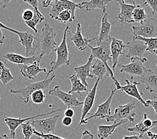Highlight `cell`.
I'll use <instances>...</instances> for the list:
<instances>
[{
	"mask_svg": "<svg viewBox=\"0 0 157 139\" xmlns=\"http://www.w3.org/2000/svg\"><path fill=\"white\" fill-rule=\"evenodd\" d=\"M56 35V32L50 26L48 21H45L40 34H35L33 46L35 51L40 53L38 56L39 60H41L44 56L50 54L52 50L55 51L57 48L58 46L55 42Z\"/></svg>",
	"mask_w": 157,
	"mask_h": 139,
	"instance_id": "obj_1",
	"label": "cell"
},
{
	"mask_svg": "<svg viewBox=\"0 0 157 139\" xmlns=\"http://www.w3.org/2000/svg\"><path fill=\"white\" fill-rule=\"evenodd\" d=\"M112 42V37L109 40L104 41L101 43V44L97 46V47L94 48L90 44L88 45V47L91 49V55L90 56L93 57L94 58H96L97 60H99L101 61L104 65L106 66L107 70H108V74L107 76H109L112 78V80L113 81L114 84L116 86V89L120 88L121 84L117 80L115 76H114L113 71L111 69L108 65V60H112V56H111V51H110V44Z\"/></svg>",
	"mask_w": 157,
	"mask_h": 139,
	"instance_id": "obj_2",
	"label": "cell"
},
{
	"mask_svg": "<svg viewBox=\"0 0 157 139\" xmlns=\"http://www.w3.org/2000/svg\"><path fill=\"white\" fill-rule=\"evenodd\" d=\"M71 31V27L67 26L64 31L63 40L60 44L57 46L55 49V52L56 54V58L55 61H52L50 64V68L47 73V76L46 78H48L51 74H55V71L59 68V67L63 65H67L69 66L70 64V59L69 58V48H68L67 38V34Z\"/></svg>",
	"mask_w": 157,
	"mask_h": 139,
	"instance_id": "obj_3",
	"label": "cell"
},
{
	"mask_svg": "<svg viewBox=\"0 0 157 139\" xmlns=\"http://www.w3.org/2000/svg\"><path fill=\"white\" fill-rule=\"evenodd\" d=\"M55 74H52V76L46 78L44 80L36 82L34 83H30L29 84H28L26 87L20 88L18 89H16V90L11 89V90L9 91V93L12 94H20V98L21 99V101H22L24 104H27L28 102H29L31 95L33 94L34 92L39 90H43L47 89L49 87L50 84H51L52 80L55 79Z\"/></svg>",
	"mask_w": 157,
	"mask_h": 139,
	"instance_id": "obj_4",
	"label": "cell"
},
{
	"mask_svg": "<svg viewBox=\"0 0 157 139\" xmlns=\"http://www.w3.org/2000/svg\"><path fill=\"white\" fill-rule=\"evenodd\" d=\"M137 103L130 102L124 105H120L115 109L113 115L107 116L104 118L106 122L117 123L122 120H127L130 123H134L136 113L135 112Z\"/></svg>",
	"mask_w": 157,
	"mask_h": 139,
	"instance_id": "obj_5",
	"label": "cell"
},
{
	"mask_svg": "<svg viewBox=\"0 0 157 139\" xmlns=\"http://www.w3.org/2000/svg\"><path fill=\"white\" fill-rule=\"evenodd\" d=\"M133 36H141L145 38H157V20L148 18L136 26H132Z\"/></svg>",
	"mask_w": 157,
	"mask_h": 139,
	"instance_id": "obj_6",
	"label": "cell"
},
{
	"mask_svg": "<svg viewBox=\"0 0 157 139\" xmlns=\"http://www.w3.org/2000/svg\"><path fill=\"white\" fill-rule=\"evenodd\" d=\"M0 27L6 30H8L16 34L19 38V43L22 45L26 50V57H32L36 52L34 48V35L32 34L29 31H19L16 30L12 29L9 27L6 26L2 23L0 22Z\"/></svg>",
	"mask_w": 157,
	"mask_h": 139,
	"instance_id": "obj_7",
	"label": "cell"
},
{
	"mask_svg": "<svg viewBox=\"0 0 157 139\" xmlns=\"http://www.w3.org/2000/svg\"><path fill=\"white\" fill-rule=\"evenodd\" d=\"M130 63L128 64H122L118 63L117 66L119 67L120 72L124 73L133 76H138L140 78H143L148 69L144 66V63L140 60L132 58Z\"/></svg>",
	"mask_w": 157,
	"mask_h": 139,
	"instance_id": "obj_8",
	"label": "cell"
},
{
	"mask_svg": "<svg viewBox=\"0 0 157 139\" xmlns=\"http://www.w3.org/2000/svg\"><path fill=\"white\" fill-rule=\"evenodd\" d=\"M64 115V112L58 115H55L46 119H40V120H31L32 125L36 131L38 133L43 134H54L56 123L59 118Z\"/></svg>",
	"mask_w": 157,
	"mask_h": 139,
	"instance_id": "obj_9",
	"label": "cell"
},
{
	"mask_svg": "<svg viewBox=\"0 0 157 139\" xmlns=\"http://www.w3.org/2000/svg\"><path fill=\"white\" fill-rule=\"evenodd\" d=\"M126 48L128 50L126 55L127 58L140 60L143 63L147 61V59L143 57L144 52L147 49V46L144 42L132 39V41L127 42Z\"/></svg>",
	"mask_w": 157,
	"mask_h": 139,
	"instance_id": "obj_10",
	"label": "cell"
},
{
	"mask_svg": "<svg viewBox=\"0 0 157 139\" xmlns=\"http://www.w3.org/2000/svg\"><path fill=\"white\" fill-rule=\"evenodd\" d=\"M117 91L116 89H114V90L111 91V93H110L109 97L106 101L102 103L101 104L99 105L98 106V109L96 110V112L94 114H89V115H90L88 118L85 119L83 120L80 121L79 124H85L89 120L91 119H96L98 118H99L101 119H104V118L107 116H111V104H112V101L113 96L115 94L116 92Z\"/></svg>",
	"mask_w": 157,
	"mask_h": 139,
	"instance_id": "obj_11",
	"label": "cell"
},
{
	"mask_svg": "<svg viewBox=\"0 0 157 139\" xmlns=\"http://www.w3.org/2000/svg\"><path fill=\"white\" fill-rule=\"evenodd\" d=\"M48 94L54 97L58 98L67 107V108L73 106L77 107L83 105V102L78 100L74 94L66 93L60 90L59 86H56L54 88L48 92Z\"/></svg>",
	"mask_w": 157,
	"mask_h": 139,
	"instance_id": "obj_12",
	"label": "cell"
},
{
	"mask_svg": "<svg viewBox=\"0 0 157 139\" xmlns=\"http://www.w3.org/2000/svg\"><path fill=\"white\" fill-rule=\"evenodd\" d=\"M124 81L125 82H126V85H121L120 88L117 89V90L124 92L128 95L137 99L139 102H141L142 104L144 105L145 108H148V107H149L148 105L147 104V103H146V101H144V100L142 97V96L143 95V93L140 92L138 89L137 86L140 84V83L134 81L133 77H131L130 80L124 79Z\"/></svg>",
	"mask_w": 157,
	"mask_h": 139,
	"instance_id": "obj_13",
	"label": "cell"
},
{
	"mask_svg": "<svg viewBox=\"0 0 157 139\" xmlns=\"http://www.w3.org/2000/svg\"><path fill=\"white\" fill-rule=\"evenodd\" d=\"M64 108H59V109H56L55 110H53V111H51L50 112H46L44 114H41V115L34 116L33 117H28L26 118V119H14V118H10V117H5L4 118V122L6 123V125L8 126L9 128V130L10 132V137L12 138H16V130L17 128L19 126H20L21 124H24L25 122H28V121H30L32 120H33L36 118H39V117H42V116H44L46 115H50L52 113H55L56 112H59V111H62L63 110Z\"/></svg>",
	"mask_w": 157,
	"mask_h": 139,
	"instance_id": "obj_14",
	"label": "cell"
},
{
	"mask_svg": "<svg viewBox=\"0 0 157 139\" xmlns=\"http://www.w3.org/2000/svg\"><path fill=\"white\" fill-rule=\"evenodd\" d=\"M120 6V13L117 20H118L122 24H131L134 23L133 20V12L137 5L136 2L132 1V4H128L124 1H117Z\"/></svg>",
	"mask_w": 157,
	"mask_h": 139,
	"instance_id": "obj_15",
	"label": "cell"
},
{
	"mask_svg": "<svg viewBox=\"0 0 157 139\" xmlns=\"http://www.w3.org/2000/svg\"><path fill=\"white\" fill-rule=\"evenodd\" d=\"M156 126H157V120L153 121L148 119L147 114L144 113L142 120L136 124L134 126L128 128V131L130 133L134 132V133H138L139 134L138 136L142 139L146 133H147L151 128Z\"/></svg>",
	"mask_w": 157,
	"mask_h": 139,
	"instance_id": "obj_16",
	"label": "cell"
},
{
	"mask_svg": "<svg viewBox=\"0 0 157 139\" xmlns=\"http://www.w3.org/2000/svg\"><path fill=\"white\" fill-rule=\"evenodd\" d=\"M101 79L98 78L96 80L94 86L91 89L90 91L87 92V95L85 96V98L83 101V108L81 110V119L80 121L83 120L85 119H86V116L90 114V111L94 106L96 93H97V90L98 87V84Z\"/></svg>",
	"mask_w": 157,
	"mask_h": 139,
	"instance_id": "obj_17",
	"label": "cell"
},
{
	"mask_svg": "<svg viewBox=\"0 0 157 139\" xmlns=\"http://www.w3.org/2000/svg\"><path fill=\"white\" fill-rule=\"evenodd\" d=\"M126 48V45L123 41L118 40L114 37H112V42L110 44V51H111L112 62L113 71H115L116 66L118 64V58L120 56L124 55V49Z\"/></svg>",
	"mask_w": 157,
	"mask_h": 139,
	"instance_id": "obj_18",
	"label": "cell"
},
{
	"mask_svg": "<svg viewBox=\"0 0 157 139\" xmlns=\"http://www.w3.org/2000/svg\"><path fill=\"white\" fill-rule=\"evenodd\" d=\"M81 25L78 23L77 24V30L75 32H74L71 38V40L73 42L75 46L78 49L79 51H85L89 48L88 45L90 44L89 43L91 41L97 40V37L94 38L92 39H90L87 38H84L82 35L81 31Z\"/></svg>",
	"mask_w": 157,
	"mask_h": 139,
	"instance_id": "obj_19",
	"label": "cell"
},
{
	"mask_svg": "<svg viewBox=\"0 0 157 139\" xmlns=\"http://www.w3.org/2000/svg\"><path fill=\"white\" fill-rule=\"evenodd\" d=\"M40 62H35L31 65H18L20 72L22 76L28 80H34L36 77L40 72L46 73L47 72L46 68H41L40 67Z\"/></svg>",
	"mask_w": 157,
	"mask_h": 139,
	"instance_id": "obj_20",
	"label": "cell"
},
{
	"mask_svg": "<svg viewBox=\"0 0 157 139\" xmlns=\"http://www.w3.org/2000/svg\"><path fill=\"white\" fill-rule=\"evenodd\" d=\"M94 58L91 56H90L88 58L87 62L84 65L78 66L76 68H73L74 74H76L78 78L81 80L85 86L89 87L88 84L87 82V78H93L94 76L91 74V68L92 66V62L94 60Z\"/></svg>",
	"mask_w": 157,
	"mask_h": 139,
	"instance_id": "obj_21",
	"label": "cell"
},
{
	"mask_svg": "<svg viewBox=\"0 0 157 139\" xmlns=\"http://www.w3.org/2000/svg\"><path fill=\"white\" fill-rule=\"evenodd\" d=\"M3 58L8 60L9 62L13 64H17V65H31L35 62L39 61L40 62V60H39L38 57L32 56V57H26L22 55L17 54L16 53H7L3 56Z\"/></svg>",
	"mask_w": 157,
	"mask_h": 139,
	"instance_id": "obj_22",
	"label": "cell"
},
{
	"mask_svg": "<svg viewBox=\"0 0 157 139\" xmlns=\"http://www.w3.org/2000/svg\"><path fill=\"white\" fill-rule=\"evenodd\" d=\"M111 2V0H91L90 2H83L78 3V8L85 9L87 12H91L95 9H100L103 14L106 13L107 6Z\"/></svg>",
	"mask_w": 157,
	"mask_h": 139,
	"instance_id": "obj_23",
	"label": "cell"
},
{
	"mask_svg": "<svg viewBox=\"0 0 157 139\" xmlns=\"http://www.w3.org/2000/svg\"><path fill=\"white\" fill-rule=\"evenodd\" d=\"M112 24L109 23L108 21V13H105L103 14L101 19V24L99 35L97 37L98 46L101 44V43L109 40L111 38L109 35Z\"/></svg>",
	"mask_w": 157,
	"mask_h": 139,
	"instance_id": "obj_24",
	"label": "cell"
},
{
	"mask_svg": "<svg viewBox=\"0 0 157 139\" xmlns=\"http://www.w3.org/2000/svg\"><path fill=\"white\" fill-rule=\"evenodd\" d=\"M129 121L122 120L117 123H113L111 125H98L97 134L99 139H108L115 131L116 128Z\"/></svg>",
	"mask_w": 157,
	"mask_h": 139,
	"instance_id": "obj_25",
	"label": "cell"
},
{
	"mask_svg": "<svg viewBox=\"0 0 157 139\" xmlns=\"http://www.w3.org/2000/svg\"><path fill=\"white\" fill-rule=\"evenodd\" d=\"M142 84L146 86V90L150 92H157V73L148 69L143 78H140Z\"/></svg>",
	"mask_w": 157,
	"mask_h": 139,
	"instance_id": "obj_26",
	"label": "cell"
},
{
	"mask_svg": "<svg viewBox=\"0 0 157 139\" xmlns=\"http://www.w3.org/2000/svg\"><path fill=\"white\" fill-rule=\"evenodd\" d=\"M69 80L71 83V89L68 93L72 94V93L76 92L81 96V92H87V87L82 83L81 80L78 78L76 74H73L72 76L69 77Z\"/></svg>",
	"mask_w": 157,
	"mask_h": 139,
	"instance_id": "obj_27",
	"label": "cell"
},
{
	"mask_svg": "<svg viewBox=\"0 0 157 139\" xmlns=\"http://www.w3.org/2000/svg\"><path fill=\"white\" fill-rule=\"evenodd\" d=\"M91 74L94 76H96L101 80L105 74H108V70L104 64L99 60H97L94 64H92Z\"/></svg>",
	"mask_w": 157,
	"mask_h": 139,
	"instance_id": "obj_28",
	"label": "cell"
},
{
	"mask_svg": "<svg viewBox=\"0 0 157 139\" xmlns=\"http://www.w3.org/2000/svg\"><path fill=\"white\" fill-rule=\"evenodd\" d=\"M16 78L13 76L8 68L5 66V64L0 62V81L2 82L3 85L6 86L10 82L15 80Z\"/></svg>",
	"mask_w": 157,
	"mask_h": 139,
	"instance_id": "obj_29",
	"label": "cell"
},
{
	"mask_svg": "<svg viewBox=\"0 0 157 139\" xmlns=\"http://www.w3.org/2000/svg\"><path fill=\"white\" fill-rule=\"evenodd\" d=\"M133 40H137L144 42L147 46L146 51L152 53L157 51V38H145L141 36H133Z\"/></svg>",
	"mask_w": 157,
	"mask_h": 139,
	"instance_id": "obj_30",
	"label": "cell"
},
{
	"mask_svg": "<svg viewBox=\"0 0 157 139\" xmlns=\"http://www.w3.org/2000/svg\"><path fill=\"white\" fill-rule=\"evenodd\" d=\"M147 19V16L142 5H138L133 12V20L136 23H142Z\"/></svg>",
	"mask_w": 157,
	"mask_h": 139,
	"instance_id": "obj_31",
	"label": "cell"
},
{
	"mask_svg": "<svg viewBox=\"0 0 157 139\" xmlns=\"http://www.w3.org/2000/svg\"><path fill=\"white\" fill-rule=\"evenodd\" d=\"M65 10L61 0H56L54 3L52 5V8L50 12L49 16L52 19H56L59 16V14L61 13L63 11Z\"/></svg>",
	"mask_w": 157,
	"mask_h": 139,
	"instance_id": "obj_32",
	"label": "cell"
},
{
	"mask_svg": "<svg viewBox=\"0 0 157 139\" xmlns=\"http://www.w3.org/2000/svg\"><path fill=\"white\" fill-rule=\"evenodd\" d=\"M64 9L69 10L71 13V19L70 22H73V20L75 19V11L76 9L78 8V4L75 3L74 2L67 1V0H61Z\"/></svg>",
	"mask_w": 157,
	"mask_h": 139,
	"instance_id": "obj_33",
	"label": "cell"
},
{
	"mask_svg": "<svg viewBox=\"0 0 157 139\" xmlns=\"http://www.w3.org/2000/svg\"><path fill=\"white\" fill-rule=\"evenodd\" d=\"M20 126L24 135V139H30L32 136L34 135V132L35 131L34 128L32 125L31 120L21 124Z\"/></svg>",
	"mask_w": 157,
	"mask_h": 139,
	"instance_id": "obj_34",
	"label": "cell"
},
{
	"mask_svg": "<svg viewBox=\"0 0 157 139\" xmlns=\"http://www.w3.org/2000/svg\"><path fill=\"white\" fill-rule=\"evenodd\" d=\"M44 20V17H40L36 13L34 12V16L33 17V19L29 21H25V24H26L30 28H31V29L34 31V33L36 34H38V30L36 28V26L38 23L42 22Z\"/></svg>",
	"mask_w": 157,
	"mask_h": 139,
	"instance_id": "obj_35",
	"label": "cell"
},
{
	"mask_svg": "<svg viewBox=\"0 0 157 139\" xmlns=\"http://www.w3.org/2000/svg\"><path fill=\"white\" fill-rule=\"evenodd\" d=\"M30 98L35 104H42L44 102V99L46 98V95L44 93V91L42 90H39L34 92V93L31 95Z\"/></svg>",
	"mask_w": 157,
	"mask_h": 139,
	"instance_id": "obj_36",
	"label": "cell"
},
{
	"mask_svg": "<svg viewBox=\"0 0 157 139\" xmlns=\"http://www.w3.org/2000/svg\"><path fill=\"white\" fill-rule=\"evenodd\" d=\"M71 19V13L69 10L65 9L60 13L59 16L56 17L55 20H56L58 22L66 24L68 22H70Z\"/></svg>",
	"mask_w": 157,
	"mask_h": 139,
	"instance_id": "obj_37",
	"label": "cell"
},
{
	"mask_svg": "<svg viewBox=\"0 0 157 139\" xmlns=\"http://www.w3.org/2000/svg\"><path fill=\"white\" fill-rule=\"evenodd\" d=\"M146 5L151 7L152 9V13L157 17V0H146V1H144L142 5L144 6Z\"/></svg>",
	"mask_w": 157,
	"mask_h": 139,
	"instance_id": "obj_38",
	"label": "cell"
},
{
	"mask_svg": "<svg viewBox=\"0 0 157 139\" xmlns=\"http://www.w3.org/2000/svg\"><path fill=\"white\" fill-rule=\"evenodd\" d=\"M34 135H35L36 137L41 138L42 139H59L60 138V137L57 136V135H55L54 134H43L38 133V132L36 130L34 132Z\"/></svg>",
	"mask_w": 157,
	"mask_h": 139,
	"instance_id": "obj_39",
	"label": "cell"
},
{
	"mask_svg": "<svg viewBox=\"0 0 157 139\" xmlns=\"http://www.w3.org/2000/svg\"><path fill=\"white\" fill-rule=\"evenodd\" d=\"M34 16V12L33 10L27 9H25L24 12L22 13V19L25 21H29L33 19Z\"/></svg>",
	"mask_w": 157,
	"mask_h": 139,
	"instance_id": "obj_40",
	"label": "cell"
},
{
	"mask_svg": "<svg viewBox=\"0 0 157 139\" xmlns=\"http://www.w3.org/2000/svg\"><path fill=\"white\" fill-rule=\"evenodd\" d=\"M24 2L27 3L28 4H30L31 6L33 7L34 8V12L35 13H36L38 15L41 17H44V16L39 12L38 9V2L36 1V0H24Z\"/></svg>",
	"mask_w": 157,
	"mask_h": 139,
	"instance_id": "obj_41",
	"label": "cell"
},
{
	"mask_svg": "<svg viewBox=\"0 0 157 139\" xmlns=\"http://www.w3.org/2000/svg\"><path fill=\"white\" fill-rule=\"evenodd\" d=\"M94 136L91 133V132H90L88 130H85L83 131V133H82V137L79 139H94Z\"/></svg>",
	"mask_w": 157,
	"mask_h": 139,
	"instance_id": "obj_42",
	"label": "cell"
},
{
	"mask_svg": "<svg viewBox=\"0 0 157 139\" xmlns=\"http://www.w3.org/2000/svg\"><path fill=\"white\" fill-rule=\"evenodd\" d=\"M148 106H151L153 108V110H155V113L157 115V101H155V100H148V101H146Z\"/></svg>",
	"mask_w": 157,
	"mask_h": 139,
	"instance_id": "obj_43",
	"label": "cell"
},
{
	"mask_svg": "<svg viewBox=\"0 0 157 139\" xmlns=\"http://www.w3.org/2000/svg\"><path fill=\"white\" fill-rule=\"evenodd\" d=\"M73 123V119L72 118H69V117H66L65 116L62 119V124L65 126H70L71 124Z\"/></svg>",
	"mask_w": 157,
	"mask_h": 139,
	"instance_id": "obj_44",
	"label": "cell"
},
{
	"mask_svg": "<svg viewBox=\"0 0 157 139\" xmlns=\"http://www.w3.org/2000/svg\"><path fill=\"white\" fill-rule=\"evenodd\" d=\"M74 110L72 108H67L65 112H64V115L66 117H69V118H73L74 116Z\"/></svg>",
	"mask_w": 157,
	"mask_h": 139,
	"instance_id": "obj_45",
	"label": "cell"
},
{
	"mask_svg": "<svg viewBox=\"0 0 157 139\" xmlns=\"http://www.w3.org/2000/svg\"><path fill=\"white\" fill-rule=\"evenodd\" d=\"M54 2H55V1H51V0H46V1H42L41 3H42V8H48V6L51 5V4H53Z\"/></svg>",
	"mask_w": 157,
	"mask_h": 139,
	"instance_id": "obj_46",
	"label": "cell"
},
{
	"mask_svg": "<svg viewBox=\"0 0 157 139\" xmlns=\"http://www.w3.org/2000/svg\"><path fill=\"white\" fill-rule=\"evenodd\" d=\"M5 40H6V37L3 34V31L1 29V27H0V45H2L3 43H4Z\"/></svg>",
	"mask_w": 157,
	"mask_h": 139,
	"instance_id": "obj_47",
	"label": "cell"
},
{
	"mask_svg": "<svg viewBox=\"0 0 157 139\" xmlns=\"http://www.w3.org/2000/svg\"><path fill=\"white\" fill-rule=\"evenodd\" d=\"M146 134H147L148 137L150 138V139H157V134L153 133L151 131H148Z\"/></svg>",
	"mask_w": 157,
	"mask_h": 139,
	"instance_id": "obj_48",
	"label": "cell"
},
{
	"mask_svg": "<svg viewBox=\"0 0 157 139\" xmlns=\"http://www.w3.org/2000/svg\"><path fill=\"white\" fill-rule=\"evenodd\" d=\"M122 139H141L139 136L134 135V136H125Z\"/></svg>",
	"mask_w": 157,
	"mask_h": 139,
	"instance_id": "obj_49",
	"label": "cell"
},
{
	"mask_svg": "<svg viewBox=\"0 0 157 139\" xmlns=\"http://www.w3.org/2000/svg\"><path fill=\"white\" fill-rule=\"evenodd\" d=\"M10 2V1H3L2 3H3V9H4L7 6V5L8 4V3Z\"/></svg>",
	"mask_w": 157,
	"mask_h": 139,
	"instance_id": "obj_50",
	"label": "cell"
},
{
	"mask_svg": "<svg viewBox=\"0 0 157 139\" xmlns=\"http://www.w3.org/2000/svg\"><path fill=\"white\" fill-rule=\"evenodd\" d=\"M2 139H16V138H12L11 137H8L7 134H3L2 135Z\"/></svg>",
	"mask_w": 157,
	"mask_h": 139,
	"instance_id": "obj_51",
	"label": "cell"
},
{
	"mask_svg": "<svg viewBox=\"0 0 157 139\" xmlns=\"http://www.w3.org/2000/svg\"><path fill=\"white\" fill-rule=\"evenodd\" d=\"M154 53V54H155L156 56H157V51H156V52H155L154 53ZM156 67H157V64H156Z\"/></svg>",
	"mask_w": 157,
	"mask_h": 139,
	"instance_id": "obj_52",
	"label": "cell"
},
{
	"mask_svg": "<svg viewBox=\"0 0 157 139\" xmlns=\"http://www.w3.org/2000/svg\"><path fill=\"white\" fill-rule=\"evenodd\" d=\"M59 139H67V138H62V137H60Z\"/></svg>",
	"mask_w": 157,
	"mask_h": 139,
	"instance_id": "obj_53",
	"label": "cell"
},
{
	"mask_svg": "<svg viewBox=\"0 0 157 139\" xmlns=\"http://www.w3.org/2000/svg\"><path fill=\"white\" fill-rule=\"evenodd\" d=\"M0 100H1V97H0Z\"/></svg>",
	"mask_w": 157,
	"mask_h": 139,
	"instance_id": "obj_54",
	"label": "cell"
},
{
	"mask_svg": "<svg viewBox=\"0 0 157 139\" xmlns=\"http://www.w3.org/2000/svg\"><path fill=\"white\" fill-rule=\"evenodd\" d=\"M0 139H2V138H1V137H0Z\"/></svg>",
	"mask_w": 157,
	"mask_h": 139,
	"instance_id": "obj_55",
	"label": "cell"
}]
</instances>
